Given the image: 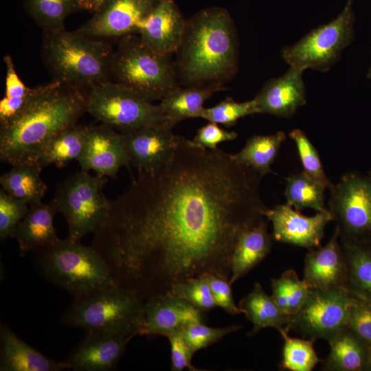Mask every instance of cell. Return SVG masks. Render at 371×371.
<instances>
[{"label":"cell","mask_w":371,"mask_h":371,"mask_svg":"<svg viewBox=\"0 0 371 371\" xmlns=\"http://www.w3.org/2000/svg\"><path fill=\"white\" fill-rule=\"evenodd\" d=\"M121 135L131 165L138 172L152 171L166 162L180 137L166 125L145 126Z\"/></svg>","instance_id":"cell-16"},{"label":"cell","mask_w":371,"mask_h":371,"mask_svg":"<svg viewBox=\"0 0 371 371\" xmlns=\"http://www.w3.org/2000/svg\"><path fill=\"white\" fill-rule=\"evenodd\" d=\"M354 300L355 297L345 289H310L306 302L290 317L285 329L303 338L329 342L346 326Z\"/></svg>","instance_id":"cell-11"},{"label":"cell","mask_w":371,"mask_h":371,"mask_svg":"<svg viewBox=\"0 0 371 371\" xmlns=\"http://www.w3.org/2000/svg\"><path fill=\"white\" fill-rule=\"evenodd\" d=\"M201 277L209 285L216 306L230 315L243 313L234 300L232 284L229 280L212 273L204 274Z\"/></svg>","instance_id":"cell-43"},{"label":"cell","mask_w":371,"mask_h":371,"mask_svg":"<svg viewBox=\"0 0 371 371\" xmlns=\"http://www.w3.org/2000/svg\"><path fill=\"white\" fill-rule=\"evenodd\" d=\"M347 278V262L336 226L325 245L308 249L304 259L303 280L310 289H346Z\"/></svg>","instance_id":"cell-18"},{"label":"cell","mask_w":371,"mask_h":371,"mask_svg":"<svg viewBox=\"0 0 371 371\" xmlns=\"http://www.w3.org/2000/svg\"><path fill=\"white\" fill-rule=\"evenodd\" d=\"M265 217L272 223L273 239L308 249L321 246L325 227L333 221L329 210L306 216L286 203L268 208Z\"/></svg>","instance_id":"cell-14"},{"label":"cell","mask_w":371,"mask_h":371,"mask_svg":"<svg viewBox=\"0 0 371 371\" xmlns=\"http://www.w3.org/2000/svg\"><path fill=\"white\" fill-rule=\"evenodd\" d=\"M339 240L348 267L346 290L355 297L371 302V240L340 236Z\"/></svg>","instance_id":"cell-26"},{"label":"cell","mask_w":371,"mask_h":371,"mask_svg":"<svg viewBox=\"0 0 371 371\" xmlns=\"http://www.w3.org/2000/svg\"><path fill=\"white\" fill-rule=\"evenodd\" d=\"M77 161L81 170L111 178L115 177L122 167L128 168L131 165L121 133L104 124L88 126L83 150Z\"/></svg>","instance_id":"cell-15"},{"label":"cell","mask_w":371,"mask_h":371,"mask_svg":"<svg viewBox=\"0 0 371 371\" xmlns=\"http://www.w3.org/2000/svg\"><path fill=\"white\" fill-rule=\"evenodd\" d=\"M30 205L0 190V238L12 236L19 223L27 214Z\"/></svg>","instance_id":"cell-41"},{"label":"cell","mask_w":371,"mask_h":371,"mask_svg":"<svg viewBox=\"0 0 371 371\" xmlns=\"http://www.w3.org/2000/svg\"><path fill=\"white\" fill-rule=\"evenodd\" d=\"M262 177L219 148L180 136L171 157L111 201L91 246L145 300L212 273L229 280L240 235L266 218Z\"/></svg>","instance_id":"cell-1"},{"label":"cell","mask_w":371,"mask_h":371,"mask_svg":"<svg viewBox=\"0 0 371 371\" xmlns=\"http://www.w3.org/2000/svg\"><path fill=\"white\" fill-rule=\"evenodd\" d=\"M330 352L322 370L361 371L371 370V346L348 326L342 328L328 342Z\"/></svg>","instance_id":"cell-25"},{"label":"cell","mask_w":371,"mask_h":371,"mask_svg":"<svg viewBox=\"0 0 371 371\" xmlns=\"http://www.w3.org/2000/svg\"><path fill=\"white\" fill-rule=\"evenodd\" d=\"M352 1L330 23L313 30L291 46L284 47L282 56L290 67L304 71L328 70L340 58L354 38Z\"/></svg>","instance_id":"cell-10"},{"label":"cell","mask_w":371,"mask_h":371,"mask_svg":"<svg viewBox=\"0 0 371 371\" xmlns=\"http://www.w3.org/2000/svg\"><path fill=\"white\" fill-rule=\"evenodd\" d=\"M175 64L187 85L223 84L236 73L237 35L229 14L223 9L203 10L186 21Z\"/></svg>","instance_id":"cell-3"},{"label":"cell","mask_w":371,"mask_h":371,"mask_svg":"<svg viewBox=\"0 0 371 371\" xmlns=\"http://www.w3.org/2000/svg\"><path fill=\"white\" fill-rule=\"evenodd\" d=\"M157 2L158 0H109L76 31L104 40L138 33L142 21Z\"/></svg>","instance_id":"cell-13"},{"label":"cell","mask_w":371,"mask_h":371,"mask_svg":"<svg viewBox=\"0 0 371 371\" xmlns=\"http://www.w3.org/2000/svg\"><path fill=\"white\" fill-rule=\"evenodd\" d=\"M113 50L106 40L76 30L44 32L42 57L53 80L82 91L111 80Z\"/></svg>","instance_id":"cell-4"},{"label":"cell","mask_w":371,"mask_h":371,"mask_svg":"<svg viewBox=\"0 0 371 371\" xmlns=\"http://www.w3.org/2000/svg\"><path fill=\"white\" fill-rule=\"evenodd\" d=\"M256 113H260V111L254 99L238 102L227 98L214 106L204 107L199 117L229 127L234 125L239 119Z\"/></svg>","instance_id":"cell-37"},{"label":"cell","mask_w":371,"mask_h":371,"mask_svg":"<svg viewBox=\"0 0 371 371\" xmlns=\"http://www.w3.org/2000/svg\"><path fill=\"white\" fill-rule=\"evenodd\" d=\"M168 293L188 301L203 313L216 306L209 285L201 277H192L178 282Z\"/></svg>","instance_id":"cell-39"},{"label":"cell","mask_w":371,"mask_h":371,"mask_svg":"<svg viewBox=\"0 0 371 371\" xmlns=\"http://www.w3.org/2000/svg\"><path fill=\"white\" fill-rule=\"evenodd\" d=\"M347 1H352V2L353 1V0H347Z\"/></svg>","instance_id":"cell-48"},{"label":"cell","mask_w":371,"mask_h":371,"mask_svg":"<svg viewBox=\"0 0 371 371\" xmlns=\"http://www.w3.org/2000/svg\"><path fill=\"white\" fill-rule=\"evenodd\" d=\"M329 190L328 209L339 236L371 240V175L346 172Z\"/></svg>","instance_id":"cell-12"},{"label":"cell","mask_w":371,"mask_h":371,"mask_svg":"<svg viewBox=\"0 0 371 371\" xmlns=\"http://www.w3.org/2000/svg\"><path fill=\"white\" fill-rule=\"evenodd\" d=\"M5 65V93L0 101V125L3 124L24 107L31 95L32 88L27 87L16 71L12 57H3Z\"/></svg>","instance_id":"cell-35"},{"label":"cell","mask_w":371,"mask_h":371,"mask_svg":"<svg viewBox=\"0 0 371 371\" xmlns=\"http://www.w3.org/2000/svg\"><path fill=\"white\" fill-rule=\"evenodd\" d=\"M145 300L137 292L115 285L74 298L60 323L85 333L95 332L133 338L144 325Z\"/></svg>","instance_id":"cell-5"},{"label":"cell","mask_w":371,"mask_h":371,"mask_svg":"<svg viewBox=\"0 0 371 371\" xmlns=\"http://www.w3.org/2000/svg\"><path fill=\"white\" fill-rule=\"evenodd\" d=\"M34 254L41 274L74 298L120 284L102 255L80 241L60 238Z\"/></svg>","instance_id":"cell-6"},{"label":"cell","mask_w":371,"mask_h":371,"mask_svg":"<svg viewBox=\"0 0 371 371\" xmlns=\"http://www.w3.org/2000/svg\"><path fill=\"white\" fill-rule=\"evenodd\" d=\"M42 168L37 163H21L0 177V184L9 195L29 205L41 202L47 186L41 172Z\"/></svg>","instance_id":"cell-29"},{"label":"cell","mask_w":371,"mask_h":371,"mask_svg":"<svg viewBox=\"0 0 371 371\" xmlns=\"http://www.w3.org/2000/svg\"><path fill=\"white\" fill-rule=\"evenodd\" d=\"M131 337L87 332L65 361L74 371L113 370Z\"/></svg>","instance_id":"cell-20"},{"label":"cell","mask_w":371,"mask_h":371,"mask_svg":"<svg viewBox=\"0 0 371 371\" xmlns=\"http://www.w3.org/2000/svg\"><path fill=\"white\" fill-rule=\"evenodd\" d=\"M221 85H192L178 87L160 100L168 122L174 127L179 122L199 117L205 102L214 93L223 90Z\"/></svg>","instance_id":"cell-27"},{"label":"cell","mask_w":371,"mask_h":371,"mask_svg":"<svg viewBox=\"0 0 371 371\" xmlns=\"http://www.w3.org/2000/svg\"><path fill=\"white\" fill-rule=\"evenodd\" d=\"M203 312L188 301L167 293L145 300L142 335L168 337L192 323L203 322Z\"/></svg>","instance_id":"cell-17"},{"label":"cell","mask_w":371,"mask_h":371,"mask_svg":"<svg viewBox=\"0 0 371 371\" xmlns=\"http://www.w3.org/2000/svg\"><path fill=\"white\" fill-rule=\"evenodd\" d=\"M284 340L280 370L290 371H311L322 361L315 352L314 340L306 338H294L282 328L278 331Z\"/></svg>","instance_id":"cell-36"},{"label":"cell","mask_w":371,"mask_h":371,"mask_svg":"<svg viewBox=\"0 0 371 371\" xmlns=\"http://www.w3.org/2000/svg\"><path fill=\"white\" fill-rule=\"evenodd\" d=\"M86 100L87 113L121 133L150 126L166 125L173 128L159 104H154L111 80L90 89Z\"/></svg>","instance_id":"cell-9"},{"label":"cell","mask_w":371,"mask_h":371,"mask_svg":"<svg viewBox=\"0 0 371 371\" xmlns=\"http://www.w3.org/2000/svg\"><path fill=\"white\" fill-rule=\"evenodd\" d=\"M367 76H368V78H369L370 79H371V65H370V68H369L368 72V74H367Z\"/></svg>","instance_id":"cell-47"},{"label":"cell","mask_w":371,"mask_h":371,"mask_svg":"<svg viewBox=\"0 0 371 371\" xmlns=\"http://www.w3.org/2000/svg\"><path fill=\"white\" fill-rule=\"evenodd\" d=\"M106 180L80 170L57 185L52 202L57 212L65 217L71 240L80 241L93 234L104 221L111 204L103 192Z\"/></svg>","instance_id":"cell-8"},{"label":"cell","mask_w":371,"mask_h":371,"mask_svg":"<svg viewBox=\"0 0 371 371\" xmlns=\"http://www.w3.org/2000/svg\"><path fill=\"white\" fill-rule=\"evenodd\" d=\"M289 137L295 144L303 171L326 189H330L333 184L324 172L317 149L306 134L296 128L290 132Z\"/></svg>","instance_id":"cell-38"},{"label":"cell","mask_w":371,"mask_h":371,"mask_svg":"<svg viewBox=\"0 0 371 371\" xmlns=\"http://www.w3.org/2000/svg\"><path fill=\"white\" fill-rule=\"evenodd\" d=\"M186 21L174 0H158L142 21L138 34L153 50L170 56L181 44Z\"/></svg>","instance_id":"cell-19"},{"label":"cell","mask_w":371,"mask_h":371,"mask_svg":"<svg viewBox=\"0 0 371 371\" xmlns=\"http://www.w3.org/2000/svg\"><path fill=\"white\" fill-rule=\"evenodd\" d=\"M177 78L170 56L155 52L135 34L120 38L111 60V81L152 102L177 89Z\"/></svg>","instance_id":"cell-7"},{"label":"cell","mask_w":371,"mask_h":371,"mask_svg":"<svg viewBox=\"0 0 371 371\" xmlns=\"http://www.w3.org/2000/svg\"><path fill=\"white\" fill-rule=\"evenodd\" d=\"M24 8L44 32L63 29L66 18L79 10L78 0H24Z\"/></svg>","instance_id":"cell-33"},{"label":"cell","mask_w":371,"mask_h":371,"mask_svg":"<svg viewBox=\"0 0 371 371\" xmlns=\"http://www.w3.org/2000/svg\"><path fill=\"white\" fill-rule=\"evenodd\" d=\"M321 183L304 171L292 174L286 179L284 196L286 204L297 211L311 208L317 212H327L325 205V190Z\"/></svg>","instance_id":"cell-32"},{"label":"cell","mask_w":371,"mask_h":371,"mask_svg":"<svg viewBox=\"0 0 371 371\" xmlns=\"http://www.w3.org/2000/svg\"><path fill=\"white\" fill-rule=\"evenodd\" d=\"M303 70L290 67L282 76L268 80L256 97L260 113L290 117L306 104Z\"/></svg>","instance_id":"cell-21"},{"label":"cell","mask_w":371,"mask_h":371,"mask_svg":"<svg viewBox=\"0 0 371 371\" xmlns=\"http://www.w3.org/2000/svg\"><path fill=\"white\" fill-rule=\"evenodd\" d=\"M88 126L74 125L56 135L43 148L36 163L42 168H62L78 161L85 145Z\"/></svg>","instance_id":"cell-30"},{"label":"cell","mask_w":371,"mask_h":371,"mask_svg":"<svg viewBox=\"0 0 371 371\" xmlns=\"http://www.w3.org/2000/svg\"><path fill=\"white\" fill-rule=\"evenodd\" d=\"M57 213L52 201L30 205L27 214L12 236L16 240L21 254L36 253L60 240L54 225Z\"/></svg>","instance_id":"cell-23"},{"label":"cell","mask_w":371,"mask_h":371,"mask_svg":"<svg viewBox=\"0 0 371 371\" xmlns=\"http://www.w3.org/2000/svg\"><path fill=\"white\" fill-rule=\"evenodd\" d=\"M83 91L52 80L32 88L21 111L0 125V159L12 166L36 163L47 143L86 112Z\"/></svg>","instance_id":"cell-2"},{"label":"cell","mask_w":371,"mask_h":371,"mask_svg":"<svg viewBox=\"0 0 371 371\" xmlns=\"http://www.w3.org/2000/svg\"><path fill=\"white\" fill-rule=\"evenodd\" d=\"M107 1L109 0H78V9L95 12Z\"/></svg>","instance_id":"cell-46"},{"label":"cell","mask_w":371,"mask_h":371,"mask_svg":"<svg viewBox=\"0 0 371 371\" xmlns=\"http://www.w3.org/2000/svg\"><path fill=\"white\" fill-rule=\"evenodd\" d=\"M242 327L240 325H232L227 327L214 328L200 322L190 324L183 330L181 334L195 353L216 343L227 335L237 331Z\"/></svg>","instance_id":"cell-40"},{"label":"cell","mask_w":371,"mask_h":371,"mask_svg":"<svg viewBox=\"0 0 371 371\" xmlns=\"http://www.w3.org/2000/svg\"><path fill=\"white\" fill-rule=\"evenodd\" d=\"M267 219L264 218L245 229L235 245L229 279L232 285L247 274L270 253L273 236L267 230Z\"/></svg>","instance_id":"cell-24"},{"label":"cell","mask_w":371,"mask_h":371,"mask_svg":"<svg viewBox=\"0 0 371 371\" xmlns=\"http://www.w3.org/2000/svg\"><path fill=\"white\" fill-rule=\"evenodd\" d=\"M64 361L50 359L21 339L8 325H0V371H62Z\"/></svg>","instance_id":"cell-22"},{"label":"cell","mask_w":371,"mask_h":371,"mask_svg":"<svg viewBox=\"0 0 371 371\" xmlns=\"http://www.w3.org/2000/svg\"><path fill=\"white\" fill-rule=\"evenodd\" d=\"M370 174L371 175V171L370 172Z\"/></svg>","instance_id":"cell-49"},{"label":"cell","mask_w":371,"mask_h":371,"mask_svg":"<svg viewBox=\"0 0 371 371\" xmlns=\"http://www.w3.org/2000/svg\"><path fill=\"white\" fill-rule=\"evenodd\" d=\"M271 297L279 307L290 316L296 313L306 302L310 288L296 272L288 269L271 280Z\"/></svg>","instance_id":"cell-34"},{"label":"cell","mask_w":371,"mask_h":371,"mask_svg":"<svg viewBox=\"0 0 371 371\" xmlns=\"http://www.w3.org/2000/svg\"><path fill=\"white\" fill-rule=\"evenodd\" d=\"M346 326L371 346V302L355 297Z\"/></svg>","instance_id":"cell-42"},{"label":"cell","mask_w":371,"mask_h":371,"mask_svg":"<svg viewBox=\"0 0 371 371\" xmlns=\"http://www.w3.org/2000/svg\"><path fill=\"white\" fill-rule=\"evenodd\" d=\"M171 350V370L181 371L186 368L189 370H199L192 365L194 351L185 341L181 333L172 334L167 337Z\"/></svg>","instance_id":"cell-45"},{"label":"cell","mask_w":371,"mask_h":371,"mask_svg":"<svg viewBox=\"0 0 371 371\" xmlns=\"http://www.w3.org/2000/svg\"><path fill=\"white\" fill-rule=\"evenodd\" d=\"M286 137L282 131L271 135H254L247 140L238 153L232 154L233 157L263 177L273 172L271 166Z\"/></svg>","instance_id":"cell-31"},{"label":"cell","mask_w":371,"mask_h":371,"mask_svg":"<svg viewBox=\"0 0 371 371\" xmlns=\"http://www.w3.org/2000/svg\"><path fill=\"white\" fill-rule=\"evenodd\" d=\"M246 317L253 324L247 336L251 337L263 328L271 327L278 331L286 328L290 315L282 311L273 298L267 295L259 282L238 303Z\"/></svg>","instance_id":"cell-28"},{"label":"cell","mask_w":371,"mask_h":371,"mask_svg":"<svg viewBox=\"0 0 371 371\" xmlns=\"http://www.w3.org/2000/svg\"><path fill=\"white\" fill-rule=\"evenodd\" d=\"M237 133L220 127L218 124L209 122L196 132L192 142L197 146L206 149H216L221 143L235 139Z\"/></svg>","instance_id":"cell-44"}]
</instances>
